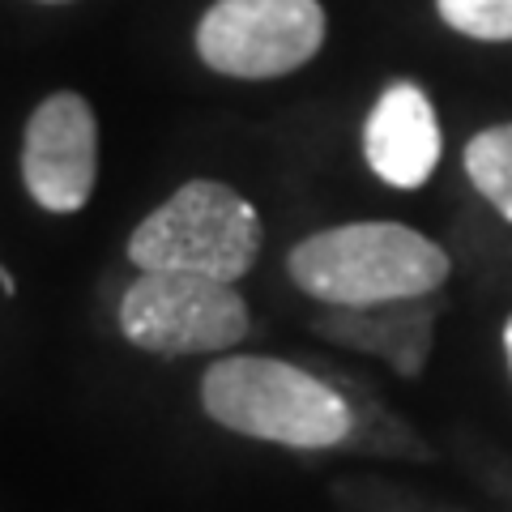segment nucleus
<instances>
[{
    "mask_svg": "<svg viewBox=\"0 0 512 512\" xmlns=\"http://www.w3.org/2000/svg\"><path fill=\"white\" fill-rule=\"evenodd\" d=\"M504 355H508V372H512V316H508V325H504Z\"/></svg>",
    "mask_w": 512,
    "mask_h": 512,
    "instance_id": "nucleus-11",
    "label": "nucleus"
},
{
    "mask_svg": "<svg viewBox=\"0 0 512 512\" xmlns=\"http://www.w3.org/2000/svg\"><path fill=\"white\" fill-rule=\"evenodd\" d=\"M470 184L512 222V124L483 128L466 146Z\"/></svg>",
    "mask_w": 512,
    "mask_h": 512,
    "instance_id": "nucleus-9",
    "label": "nucleus"
},
{
    "mask_svg": "<svg viewBox=\"0 0 512 512\" xmlns=\"http://www.w3.org/2000/svg\"><path fill=\"white\" fill-rule=\"evenodd\" d=\"M43 5H64V0H43Z\"/></svg>",
    "mask_w": 512,
    "mask_h": 512,
    "instance_id": "nucleus-12",
    "label": "nucleus"
},
{
    "mask_svg": "<svg viewBox=\"0 0 512 512\" xmlns=\"http://www.w3.org/2000/svg\"><path fill=\"white\" fill-rule=\"evenodd\" d=\"M99 175V124L82 94H47L26 124L22 180L47 214H77Z\"/></svg>",
    "mask_w": 512,
    "mask_h": 512,
    "instance_id": "nucleus-6",
    "label": "nucleus"
},
{
    "mask_svg": "<svg viewBox=\"0 0 512 512\" xmlns=\"http://www.w3.org/2000/svg\"><path fill=\"white\" fill-rule=\"evenodd\" d=\"M436 9L466 39H483V43L512 39V0H436Z\"/></svg>",
    "mask_w": 512,
    "mask_h": 512,
    "instance_id": "nucleus-10",
    "label": "nucleus"
},
{
    "mask_svg": "<svg viewBox=\"0 0 512 512\" xmlns=\"http://www.w3.org/2000/svg\"><path fill=\"white\" fill-rule=\"evenodd\" d=\"M120 333L150 355H214L248 338L252 320L235 282L205 274H167L141 269V278L120 295Z\"/></svg>",
    "mask_w": 512,
    "mask_h": 512,
    "instance_id": "nucleus-4",
    "label": "nucleus"
},
{
    "mask_svg": "<svg viewBox=\"0 0 512 512\" xmlns=\"http://www.w3.org/2000/svg\"><path fill=\"white\" fill-rule=\"evenodd\" d=\"M201 406L218 427L286 448H333L355 431L350 402L333 384L265 355L218 359L201 376Z\"/></svg>",
    "mask_w": 512,
    "mask_h": 512,
    "instance_id": "nucleus-2",
    "label": "nucleus"
},
{
    "mask_svg": "<svg viewBox=\"0 0 512 512\" xmlns=\"http://www.w3.org/2000/svg\"><path fill=\"white\" fill-rule=\"evenodd\" d=\"M363 158L384 184L423 188L440 163V124L427 90L393 82L363 124Z\"/></svg>",
    "mask_w": 512,
    "mask_h": 512,
    "instance_id": "nucleus-7",
    "label": "nucleus"
},
{
    "mask_svg": "<svg viewBox=\"0 0 512 512\" xmlns=\"http://www.w3.org/2000/svg\"><path fill=\"white\" fill-rule=\"evenodd\" d=\"M320 0H214L197 26V56L222 77H286L325 43Z\"/></svg>",
    "mask_w": 512,
    "mask_h": 512,
    "instance_id": "nucleus-5",
    "label": "nucleus"
},
{
    "mask_svg": "<svg viewBox=\"0 0 512 512\" xmlns=\"http://www.w3.org/2000/svg\"><path fill=\"white\" fill-rule=\"evenodd\" d=\"M431 320H436V303L427 295V299L372 303V308H338L333 316L316 320V329L342 346H359L367 355H380L402 376H419L431 350Z\"/></svg>",
    "mask_w": 512,
    "mask_h": 512,
    "instance_id": "nucleus-8",
    "label": "nucleus"
},
{
    "mask_svg": "<svg viewBox=\"0 0 512 512\" xmlns=\"http://www.w3.org/2000/svg\"><path fill=\"white\" fill-rule=\"evenodd\" d=\"M261 256L256 205L218 180H188L128 235V261L137 269L205 274L239 282Z\"/></svg>",
    "mask_w": 512,
    "mask_h": 512,
    "instance_id": "nucleus-3",
    "label": "nucleus"
},
{
    "mask_svg": "<svg viewBox=\"0 0 512 512\" xmlns=\"http://www.w3.org/2000/svg\"><path fill=\"white\" fill-rule=\"evenodd\" d=\"M291 282L333 308L427 299L453 274L448 252L402 222H346L299 239L286 256Z\"/></svg>",
    "mask_w": 512,
    "mask_h": 512,
    "instance_id": "nucleus-1",
    "label": "nucleus"
}]
</instances>
